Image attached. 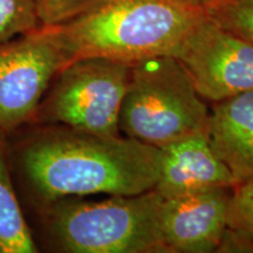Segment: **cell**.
<instances>
[{"label": "cell", "instance_id": "cell-6", "mask_svg": "<svg viewBox=\"0 0 253 253\" xmlns=\"http://www.w3.org/2000/svg\"><path fill=\"white\" fill-rule=\"evenodd\" d=\"M66 65L42 27L0 43V135L33 122L43 94Z\"/></svg>", "mask_w": 253, "mask_h": 253}, {"label": "cell", "instance_id": "cell-4", "mask_svg": "<svg viewBox=\"0 0 253 253\" xmlns=\"http://www.w3.org/2000/svg\"><path fill=\"white\" fill-rule=\"evenodd\" d=\"M209 118L205 100L175 56L131 63L119 119L126 137L162 149L182 138L208 135Z\"/></svg>", "mask_w": 253, "mask_h": 253}, {"label": "cell", "instance_id": "cell-17", "mask_svg": "<svg viewBox=\"0 0 253 253\" xmlns=\"http://www.w3.org/2000/svg\"><path fill=\"white\" fill-rule=\"evenodd\" d=\"M179 1L184 2V4L192 6V7L202 9V11L211 13L214 9L220 7L221 5L225 4L229 0H179Z\"/></svg>", "mask_w": 253, "mask_h": 253}, {"label": "cell", "instance_id": "cell-7", "mask_svg": "<svg viewBox=\"0 0 253 253\" xmlns=\"http://www.w3.org/2000/svg\"><path fill=\"white\" fill-rule=\"evenodd\" d=\"M172 56L209 102L253 90V43L209 14L192 28Z\"/></svg>", "mask_w": 253, "mask_h": 253}, {"label": "cell", "instance_id": "cell-10", "mask_svg": "<svg viewBox=\"0 0 253 253\" xmlns=\"http://www.w3.org/2000/svg\"><path fill=\"white\" fill-rule=\"evenodd\" d=\"M208 138L237 183L253 177V90L212 103Z\"/></svg>", "mask_w": 253, "mask_h": 253}, {"label": "cell", "instance_id": "cell-15", "mask_svg": "<svg viewBox=\"0 0 253 253\" xmlns=\"http://www.w3.org/2000/svg\"><path fill=\"white\" fill-rule=\"evenodd\" d=\"M104 0H37L41 26L60 25L90 11Z\"/></svg>", "mask_w": 253, "mask_h": 253}, {"label": "cell", "instance_id": "cell-8", "mask_svg": "<svg viewBox=\"0 0 253 253\" xmlns=\"http://www.w3.org/2000/svg\"><path fill=\"white\" fill-rule=\"evenodd\" d=\"M231 190L211 188L163 199L161 232L167 252H216L227 226Z\"/></svg>", "mask_w": 253, "mask_h": 253}, {"label": "cell", "instance_id": "cell-14", "mask_svg": "<svg viewBox=\"0 0 253 253\" xmlns=\"http://www.w3.org/2000/svg\"><path fill=\"white\" fill-rule=\"evenodd\" d=\"M227 226L253 237V177L232 186L227 207Z\"/></svg>", "mask_w": 253, "mask_h": 253}, {"label": "cell", "instance_id": "cell-5", "mask_svg": "<svg viewBox=\"0 0 253 253\" xmlns=\"http://www.w3.org/2000/svg\"><path fill=\"white\" fill-rule=\"evenodd\" d=\"M130 66L106 58L68 63L50 82L32 123L63 125L93 134L120 136V110Z\"/></svg>", "mask_w": 253, "mask_h": 253}, {"label": "cell", "instance_id": "cell-9", "mask_svg": "<svg viewBox=\"0 0 253 253\" xmlns=\"http://www.w3.org/2000/svg\"><path fill=\"white\" fill-rule=\"evenodd\" d=\"M237 181L209 143L207 134L190 136L161 149L154 191L163 199L211 188H232Z\"/></svg>", "mask_w": 253, "mask_h": 253}, {"label": "cell", "instance_id": "cell-12", "mask_svg": "<svg viewBox=\"0 0 253 253\" xmlns=\"http://www.w3.org/2000/svg\"><path fill=\"white\" fill-rule=\"evenodd\" d=\"M40 27L37 0H0V43Z\"/></svg>", "mask_w": 253, "mask_h": 253}, {"label": "cell", "instance_id": "cell-3", "mask_svg": "<svg viewBox=\"0 0 253 253\" xmlns=\"http://www.w3.org/2000/svg\"><path fill=\"white\" fill-rule=\"evenodd\" d=\"M163 198L154 190L100 202L66 197L27 214L39 249L61 253H168Z\"/></svg>", "mask_w": 253, "mask_h": 253}, {"label": "cell", "instance_id": "cell-16", "mask_svg": "<svg viewBox=\"0 0 253 253\" xmlns=\"http://www.w3.org/2000/svg\"><path fill=\"white\" fill-rule=\"evenodd\" d=\"M216 252L253 253V237L246 231L226 226L221 235Z\"/></svg>", "mask_w": 253, "mask_h": 253}, {"label": "cell", "instance_id": "cell-2", "mask_svg": "<svg viewBox=\"0 0 253 253\" xmlns=\"http://www.w3.org/2000/svg\"><path fill=\"white\" fill-rule=\"evenodd\" d=\"M207 12L179 0H104L90 11L54 26H41L66 61L106 58L134 63L173 55Z\"/></svg>", "mask_w": 253, "mask_h": 253}, {"label": "cell", "instance_id": "cell-1", "mask_svg": "<svg viewBox=\"0 0 253 253\" xmlns=\"http://www.w3.org/2000/svg\"><path fill=\"white\" fill-rule=\"evenodd\" d=\"M6 147L26 217L66 197L143 194L160 175L161 149L121 135L30 123L6 136Z\"/></svg>", "mask_w": 253, "mask_h": 253}, {"label": "cell", "instance_id": "cell-11", "mask_svg": "<svg viewBox=\"0 0 253 253\" xmlns=\"http://www.w3.org/2000/svg\"><path fill=\"white\" fill-rule=\"evenodd\" d=\"M30 223L9 169L6 137L0 135V253H37Z\"/></svg>", "mask_w": 253, "mask_h": 253}, {"label": "cell", "instance_id": "cell-13", "mask_svg": "<svg viewBox=\"0 0 253 253\" xmlns=\"http://www.w3.org/2000/svg\"><path fill=\"white\" fill-rule=\"evenodd\" d=\"M209 15L253 43V0H229Z\"/></svg>", "mask_w": 253, "mask_h": 253}]
</instances>
